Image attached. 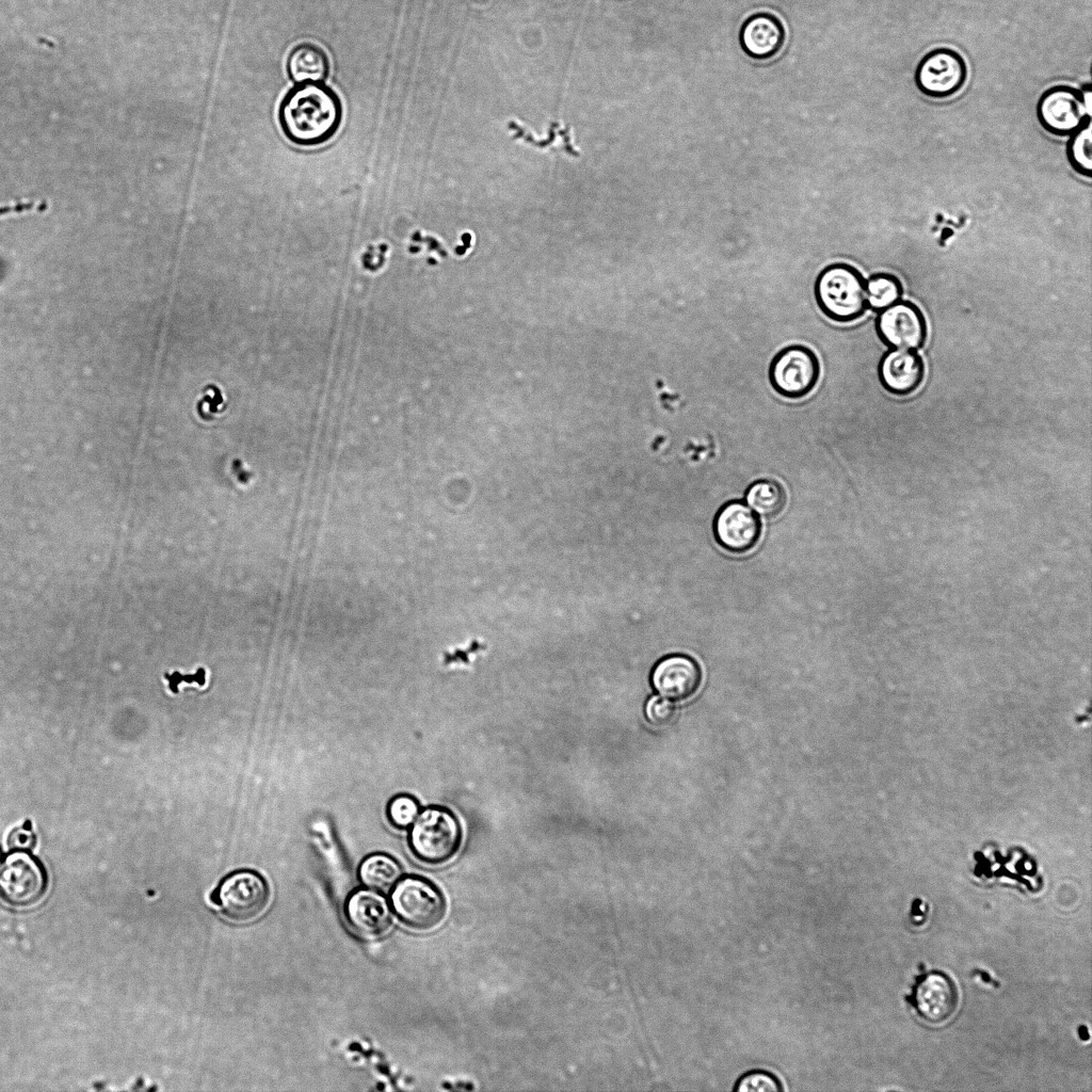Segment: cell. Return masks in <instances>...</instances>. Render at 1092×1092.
<instances>
[{"mask_svg": "<svg viewBox=\"0 0 1092 1092\" xmlns=\"http://www.w3.org/2000/svg\"><path fill=\"white\" fill-rule=\"evenodd\" d=\"M815 296L820 310L840 323L860 319L868 308L865 279L847 263L830 264L819 273Z\"/></svg>", "mask_w": 1092, "mask_h": 1092, "instance_id": "cell-3", "label": "cell"}, {"mask_svg": "<svg viewBox=\"0 0 1092 1092\" xmlns=\"http://www.w3.org/2000/svg\"><path fill=\"white\" fill-rule=\"evenodd\" d=\"M912 992L904 997L918 1016L932 1025L948 1022L959 1007V990L945 971L932 969L914 977Z\"/></svg>", "mask_w": 1092, "mask_h": 1092, "instance_id": "cell-9", "label": "cell"}, {"mask_svg": "<svg viewBox=\"0 0 1092 1092\" xmlns=\"http://www.w3.org/2000/svg\"><path fill=\"white\" fill-rule=\"evenodd\" d=\"M738 1092H777L783 1088L781 1082L771 1073L765 1071H752L739 1078L734 1088Z\"/></svg>", "mask_w": 1092, "mask_h": 1092, "instance_id": "cell-23", "label": "cell"}, {"mask_svg": "<svg viewBox=\"0 0 1092 1092\" xmlns=\"http://www.w3.org/2000/svg\"><path fill=\"white\" fill-rule=\"evenodd\" d=\"M360 883L373 890L389 892L402 877L398 861L385 853L366 856L358 867Z\"/></svg>", "mask_w": 1092, "mask_h": 1092, "instance_id": "cell-18", "label": "cell"}, {"mask_svg": "<svg viewBox=\"0 0 1092 1092\" xmlns=\"http://www.w3.org/2000/svg\"><path fill=\"white\" fill-rule=\"evenodd\" d=\"M48 889L43 863L29 851H13L0 864V899L15 909L37 904Z\"/></svg>", "mask_w": 1092, "mask_h": 1092, "instance_id": "cell-6", "label": "cell"}, {"mask_svg": "<svg viewBox=\"0 0 1092 1092\" xmlns=\"http://www.w3.org/2000/svg\"><path fill=\"white\" fill-rule=\"evenodd\" d=\"M7 845L13 851H31L36 845V835L31 823L27 821L15 828L9 835Z\"/></svg>", "mask_w": 1092, "mask_h": 1092, "instance_id": "cell-25", "label": "cell"}, {"mask_svg": "<svg viewBox=\"0 0 1092 1092\" xmlns=\"http://www.w3.org/2000/svg\"><path fill=\"white\" fill-rule=\"evenodd\" d=\"M420 813V804L410 794H397L387 805L389 822L398 829H408Z\"/></svg>", "mask_w": 1092, "mask_h": 1092, "instance_id": "cell-22", "label": "cell"}, {"mask_svg": "<svg viewBox=\"0 0 1092 1092\" xmlns=\"http://www.w3.org/2000/svg\"><path fill=\"white\" fill-rule=\"evenodd\" d=\"M1086 86H1087L1086 89L1082 87L1083 91H1080V94H1081V98H1082L1086 111H1087L1088 115L1091 116V86H1090V84H1087Z\"/></svg>", "mask_w": 1092, "mask_h": 1092, "instance_id": "cell-26", "label": "cell"}, {"mask_svg": "<svg viewBox=\"0 0 1092 1092\" xmlns=\"http://www.w3.org/2000/svg\"><path fill=\"white\" fill-rule=\"evenodd\" d=\"M408 829V846L415 857L424 864L447 863L462 846L461 822L450 809L443 806L425 807Z\"/></svg>", "mask_w": 1092, "mask_h": 1092, "instance_id": "cell-2", "label": "cell"}, {"mask_svg": "<svg viewBox=\"0 0 1092 1092\" xmlns=\"http://www.w3.org/2000/svg\"><path fill=\"white\" fill-rule=\"evenodd\" d=\"M342 106L338 95L321 82L292 87L278 108L279 126L295 145L311 147L331 140L340 127Z\"/></svg>", "mask_w": 1092, "mask_h": 1092, "instance_id": "cell-1", "label": "cell"}, {"mask_svg": "<svg viewBox=\"0 0 1092 1092\" xmlns=\"http://www.w3.org/2000/svg\"><path fill=\"white\" fill-rule=\"evenodd\" d=\"M1069 136L1065 155L1070 166L1078 175L1090 178L1092 174L1091 117H1088L1082 126Z\"/></svg>", "mask_w": 1092, "mask_h": 1092, "instance_id": "cell-21", "label": "cell"}, {"mask_svg": "<svg viewBox=\"0 0 1092 1092\" xmlns=\"http://www.w3.org/2000/svg\"><path fill=\"white\" fill-rule=\"evenodd\" d=\"M651 680L654 689L663 697L685 701L698 690L702 673L698 664L685 655H671L656 663Z\"/></svg>", "mask_w": 1092, "mask_h": 1092, "instance_id": "cell-15", "label": "cell"}, {"mask_svg": "<svg viewBox=\"0 0 1092 1092\" xmlns=\"http://www.w3.org/2000/svg\"><path fill=\"white\" fill-rule=\"evenodd\" d=\"M714 536L727 551L743 553L753 549L760 539V520L740 501L724 504L713 521Z\"/></svg>", "mask_w": 1092, "mask_h": 1092, "instance_id": "cell-12", "label": "cell"}, {"mask_svg": "<svg viewBox=\"0 0 1092 1092\" xmlns=\"http://www.w3.org/2000/svg\"><path fill=\"white\" fill-rule=\"evenodd\" d=\"M0 861H1V853H0Z\"/></svg>", "mask_w": 1092, "mask_h": 1092, "instance_id": "cell-27", "label": "cell"}, {"mask_svg": "<svg viewBox=\"0 0 1092 1092\" xmlns=\"http://www.w3.org/2000/svg\"><path fill=\"white\" fill-rule=\"evenodd\" d=\"M876 332L888 349L917 351L928 338L922 310L913 302L902 301L879 311Z\"/></svg>", "mask_w": 1092, "mask_h": 1092, "instance_id": "cell-10", "label": "cell"}, {"mask_svg": "<svg viewBox=\"0 0 1092 1092\" xmlns=\"http://www.w3.org/2000/svg\"><path fill=\"white\" fill-rule=\"evenodd\" d=\"M784 37L785 32L781 22L766 13L748 18L740 31L742 49L748 55L758 60L776 54L783 46Z\"/></svg>", "mask_w": 1092, "mask_h": 1092, "instance_id": "cell-16", "label": "cell"}, {"mask_svg": "<svg viewBox=\"0 0 1092 1092\" xmlns=\"http://www.w3.org/2000/svg\"><path fill=\"white\" fill-rule=\"evenodd\" d=\"M676 714V707L672 702L659 696H652L645 705V717L649 723L657 726L670 724Z\"/></svg>", "mask_w": 1092, "mask_h": 1092, "instance_id": "cell-24", "label": "cell"}, {"mask_svg": "<svg viewBox=\"0 0 1092 1092\" xmlns=\"http://www.w3.org/2000/svg\"><path fill=\"white\" fill-rule=\"evenodd\" d=\"M344 914L351 929L368 940L383 935L392 920L387 899L370 888L352 892L346 901Z\"/></svg>", "mask_w": 1092, "mask_h": 1092, "instance_id": "cell-13", "label": "cell"}, {"mask_svg": "<svg viewBox=\"0 0 1092 1092\" xmlns=\"http://www.w3.org/2000/svg\"><path fill=\"white\" fill-rule=\"evenodd\" d=\"M866 298L868 306L881 311L899 302L903 295V287L900 279L890 273L880 272L871 275L865 280Z\"/></svg>", "mask_w": 1092, "mask_h": 1092, "instance_id": "cell-20", "label": "cell"}, {"mask_svg": "<svg viewBox=\"0 0 1092 1092\" xmlns=\"http://www.w3.org/2000/svg\"><path fill=\"white\" fill-rule=\"evenodd\" d=\"M1035 113L1041 127L1060 138L1071 135L1091 117L1086 111L1080 91L1065 84L1046 89L1038 99Z\"/></svg>", "mask_w": 1092, "mask_h": 1092, "instance_id": "cell-11", "label": "cell"}, {"mask_svg": "<svg viewBox=\"0 0 1092 1092\" xmlns=\"http://www.w3.org/2000/svg\"><path fill=\"white\" fill-rule=\"evenodd\" d=\"M269 886L258 872L237 870L226 876L211 894L220 912L235 922H246L258 917L267 908Z\"/></svg>", "mask_w": 1092, "mask_h": 1092, "instance_id": "cell-5", "label": "cell"}, {"mask_svg": "<svg viewBox=\"0 0 1092 1092\" xmlns=\"http://www.w3.org/2000/svg\"><path fill=\"white\" fill-rule=\"evenodd\" d=\"M968 67L963 55L949 47L929 50L914 71L917 90L926 97L945 99L958 94L966 84Z\"/></svg>", "mask_w": 1092, "mask_h": 1092, "instance_id": "cell-7", "label": "cell"}, {"mask_svg": "<svg viewBox=\"0 0 1092 1092\" xmlns=\"http://www.w3.org/2000/svg\"><path fill=\"white\" fill-rule=\"evenodd\" d=\"M390 904L405 926L419 931L436 927L446 913L441 892L431 881L419 876L401 878L392 887Z\"/></svg>", "mask_w": 1092, "mask_h": 1092, "instance_id": "cell-4", "label": "cell"}, {"mask_svg": "<svg viewBox=\"0 0 1092 1092\" xmlns=\"http://www.w3.org/2000/svg\"><path fill=\"white\" fill-rule=\"evenodd\" d=\"M926 367L916 351L888 349L879 360L878 378L890 395L906 397L922 384Z\"/></svg>", "mask_w": 1092, "mask_h": 1092, "instance_id": "cell-14", "label": "cell"}, {"mask_svg": "<svg viewBox=\"0 0 1092 1092\" xmlns=\"http://www.w3.org/2000/svg\"><path fill=\"white\" fill-rule=\"evenodd\" d=\"M745 500L751 509L760 516L773 518L780 515L785 509L787 495L784 487L774 480H758L753 483L745 494Z\"/></svg>", "mask_w": 1092, "mask_h": 1092, "instance_id": "cell-19", "label": "cell"}, {"mask_svg": "<svg viewBox=\"0 0 1092 1092\" xmlns=\"http://www.w3.org/2000/svg\"><path fill=\"white\" fill-rule=\"evenodd\" d=\"M820 376V364L807 347L792 344L781 350L771 360L769 380L773 389L788 399L808 395Z\"/></svg>", "mask_w": 1092, "mask_h": 1092, "instance_id": "cell-8", "label": "cell"}, {"mask_svg": "<svg viewBox=\"0 0 1092 1092\" xmlns=\"http://www.w3.org/2000/svg\"><path fill=\"white\" fill-rule=\"evenodd\" d=\"M330 71L325 51L312 44L301 43L292 48L287 59V73L298 83L322 82Z\"/></svg>", "mask_w": 1092, "mask_h": 1092, "instance_id": "cell-17", "label": "cell"}]
</instances>
